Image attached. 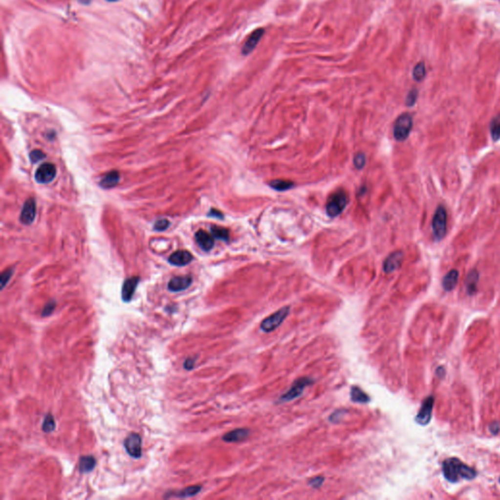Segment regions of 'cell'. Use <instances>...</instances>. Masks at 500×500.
I'll return each instance as SVG.
<instances>
[{
	"label": "cell",
	"instance_id": "6da1fadb",
	"mask_svg": "<svg viewBox=\"0 0 500 500\" xmlns=\"http://www.w3.org/2000/svg\"><path fill=\"white\" fill-rule=\"evenodd\" d=\"M443 474L451 483H457L462 479L472 480L476 477V471L460 461L458 458H448L443 463Z\"/></svg>",
	"mask_w": 500,
	"mask_h": 500
},
{
	"label": "cell",
	"instance_id": "7a4b0ae2",
	"mask_svg": "<svg viewBox=\"0 0 500 500\" xmlns=\"http://www.w3.org/2000/svg\"><path fill=\"white\" fill-rule=\"evenodd\" d=\"M413 126V115L409 112L401 114L394 124V137L397 141L403 142L408 139Z\"/></svg>",
	"mask_w": 500,
	"mask_h": 500
},
{
	"label": "cell",
	"instance_id": "3957f363",
	"mask_svg": "<svg viewBox=\"0 0 500 500\" xmlns=\"http://www.w3.org/2000/svg\"><path fill=\"white\" fill-rule=\"evenodd\" d=\"M347 196L343 191H338L330 196L326 203V213L330 217H336L345 209Z\"/></svg>",
	"mask_w": 500,
	"mask_h": 500
},
{
	"label": "cell",
	"instance_id": "277c9868",
	"mask_svg": "<svg viewBox=\"0 0 500 500\" xmlns=\"http://www.w3.org/2000/svg\"><path fill=\"white\" fill-rule=\"evenodd\" d=\"M447 221L448 215L447 210L444 206L440 205L434 214L432 220V230L437 239H442L447 234Z\"/></svg>",
	"mask_w": 500,
	"mask_h": 500
},
{
	"label": "cell",
	"instance_id": "5b68a950",
	"mask_svg": "<svg viewBox=\"0 0 500 500\" xmlns=\"http://www.w3.org/2000/svg\"><path fill=\"white\" fill-rule=\"evenodd\" d=\"M289 309L290 308L288 306L283 307V308L280 309L279 311L275 312L273 315L266 318L260 325L261 329L264 332H271V331H274L275 329H277L288 316Z\"/></svg>",
	"mask_w": 500,
	"mask_h": 500
},
{
	"label": "cell",
	"instance_id": "8992f818",
	"mask_svg": "<svg viewBox=\"0 0 500 500\" xmlns=\"http://www.w3.org/2000/svg\"><path fill=\"white\" fill-rule=\"evenodd\" d=\"M124 448L126 453L133 458H140L142 457V438L137 433H131L124 441Z\"/></svg>",
	"mask_w": 500,
	"mask_h": 500
},
{
	"label": "cell",
	"instance_id": "52a82bcc",
	"mask_svg": "<svg viewBox=\"0 0 500 500\" xmlns=\"http://www.w3.org/2000/svg\"><path fill=\"white\" fill-rule=\"evenodd\" d=\"M57 174V169L53 163L46 162L41 164L35 171L34 178L39 184H48L52 182Z\"/></svg>",
	"mask_w": 500,
	"mask_h": 500
},
{
	"label": "cell",
	"instance_id": "ba28073f",
	"mask_svg": "<svg viewBox=\"0 0 500 500\" xmlns=\"http://www.w3.org/2000/svg\"><path fill=\"white\" fill-rule=\"evenodd\" d=\"M311 383V380L309 378H300L296 380L291 388L281 397L282 402H289L292 400H295L299 396L302 395L303 390Z\"/></svg>",
	"mask_w": 500,
	"mask_h": 500
},
{
	"label": "cell",
	"instance_id": "9c48e42d",
	"mask_svg": "<svg viewBox=\"0 0 500 500\" xmlns=\"http://www.w3.org/2000/svg\"><path fill=\"white\" fill-rule=\"evenodd\" d=\"M434 397L429 396L427 397L424 402L422 403L421 409L418 412L417 416L415 417V421L420 425H427L432 417V411L434 406Z\"/></svg>",
	"mask_w": 500,
	"mask_h": 500
},
{
	"label": "cell",
	"instance_id": "30bf717a",
	"mask_svg": "<svg viewBox=\"0 0 500 500\" xmlns=\"http://www.w3.org/2000/svg\"><path fill=\"white\" fill-rule=\"evenodd\" d=\"M36 216V202L33 198H28L22 205L20 221L23 225H30Z\"/></svg>",
	"mask_w": 500,
	"mask_h": 500
},
{
	"label": "cell",
	"instance_id": "8fae6325",
	"mask_svg": "<svg viewBox=\"0 0 500 500\" xmlns=\"http://www.w3.org/2000/svg\"><path fill=\"white\" fill-rule=\"evenodd\" d=\"M264 28H258L256 30H254L247 38V40L245 41V43L243 44V47H242V50H241V53L242 55L244 56H247L249 55L255 48L256 46L258 45V43L260 42L262 36L264 35Z\"/></svg>",
	"mask_w": 500,
	"mask_h": 500
},
{
	"label": "cell",
	"instance_id": "7c38bea8",
	"mask_svg": "<svg viewBox=\"0 0 500 500\" xmlns=\"http://www.w3.org/2000/svg\"><path fill=\"white\" fill-rule=\"evenodd\" d=\"M192 283H193V279L191 276L175 277L169 281L168 289L172 292H180V291H183V290L187 289L188 287H190Z\"/></svg>",
	"mask_w": 500,
	"mask_h": 500
},
{
	"label": "cell",
	"instance_id": "4fadbf2b",
	"mask_svg": "<svg viewBox=\"0 0 500 500\" xmlns=\"http://www.w3.org/2000/svg\"><path fill=\"white\" fill-rule=\"evenodd\" d=\"M139 282H140L139 277H132V278L127 279L124 282L123 286H122V291H121L122 300L124 302H130L132 300L135 290L139 284Z\"/></svg>",
	"mask_w": 500,
	"mask_h": 500
},
{
	"label": "cell",
	"instance_id": "5bb4252c",
	"mask_svg": "<svg viewBox=\"0 0 500 500\" xmlns=\"http://www.w3.org/2000/svg\"><path fill=\"white\" fill-rule=\"evenodd\" d=\"M194 259L192 253L187 250H177L170 255L168 262L174 266L182 267L190 264Z\"/></svg>",
	"mask_w": 500,
	"mask_h": 500
},
{
	"label": "cell",
	"instance_id": "9a60e30c",
	"mask_svg": "<svg viewBox=\"0 0 500 500\" xmlns=\"http://www.w3.org/2000/svg\"><path fill=\"white\" fill-rule=\"evenodd\" d=\"M404 260V253L402 251H395L390 254L384 262V271L388 274L398 270Z\"/></svg>",
	"mask_w": 500,
	"mask_h": 500
},
{
	"label": "cell",
	"instance_id": "2e32d148",
	"mask_svg": "<svg viewBox=\"0 0 500 500\" xmlns=\"http://www.w3.org/2000/svg\"><path fill=\"white\" fill-rule=\"evenodd\" d=\"M196 240L197 244L200 246V248L203 249L204 251L211 250L214 245V237L203 230H199L198 232H196Z\"/></svg>",
	"mask_w": 500,
	"mask_h": 500
},
{
	"label": "cell",
	"instance_id": "e0dca14e",
	"mask_svg": "<svg viewBox=\"0 0 500 500\" xmlns=\"http://www.w3.org/2000/svg\"><path fill=\"white\" fill-rule=\"evenodd\" d=\"M249 435L248 429H236L223 436V441L227 443H238L245 440Z\"/></svg>",
	"mask_w": 500,
	"mask_h": 500
},
{
	"label": "cell",
	"instance_id": "ac0fdd59",
	"mask_svg": "<svg viewBox=\"0 0 500 500\" xmlns=\"http://www.w3.org/2000/svg\"><path fill=\"white\" fill-rule=\"evenodd\" d=\"M119 178H120V176H119L118 171H116V170L109 171L104 175V177L102 178V180L100 182V185L104 189H111L118 184Z\"/></svg>",
	"mask_w": 500,
	"mask_h": 500
},
{
	"label": "cell",
	"instance_id": "d6986e66",
	"mask_svg": "<svg viewBox=\"0 0 500 500\" xmlns=\"http://www.w3.org/2000/svg\"><path fill=\"white\" fill-rule=\"evenodd\" d=\"M459 273L457 270H451L443 279V287L447 291L453 290L458 282Z\"/></svg>",
	"mask_w": 500,
	"mask_h": 500
},
{
	"label": "cell",
	"instance_id": "ffe728a7",
	"mask_svg": "<svg viewBox=\"0 0 500 500\" xmlns=\"http://www.w3.org/2000/svg\"><path fill=\"white\" fill-rule=\"evenodd\" d=\"M96 466V459L92 456L81 457L78 463V470L80 473H89Z\"/></svg>",
	"mask_w": 500,
	"mask_h": 500
},
{
	"label": "cell",
	"instance_id": "44dd1931",
	"mask_svg": "<svg viewBox=\"0 0 500 500\" xmlns=\"http://www.w3.org/2000/svg\"><path fill=\"white\" fill-rule=\"evenodd\" d=\"M478 282H479V273L477 270H472L468 274L466 281H465V287H466L468 294L472 295L476 292Z\"/></svg>",
	"mask_w": 500,
	"mask_h": 500
},
{
	"label": "cell",
	"instance_id": "7402d4cb",
	"mask_svg": "<svg viewBox=\"0 0 500 500\" xmlns=\"http://www.w3.org/2000/svg\"><path fill=\"white\" fill-rule=\"evenodd\" d=\"M201 489H202L201 486H191L189 488H186V489L178 492L176 495H167V496H165V499L172 498V497L180 498V499L192 498V497H195L196 495H197L201 491Z\"/></svg>",
	"mask_w": 500,
	"mask_h": 500
},
{
	"label": "cell",
	"instance_id": "603a6c76",
	"mask_svg": "<svg viewBox=\"0 0 500 500\" xmlns=\"http://www.w3.org/2000/svg\"><path fill=\"white\" fill-rule=\"evenodd\" d=\"M351 399L355 403L367 404L370 402V397L359 387H353L351 390Z\"/></svg>",
	"mask_w": 500,
	"mask_h": 500
},
{
	"label": "cell",
	"instance_id": "cb8c5ba5",
	"mask_svg": "<svg viewBox=\"0 0 500 500\" xmlns=\"http://www.w3.org/2000/svg\"><path fill=\"white\" fill-rule=\"evenodd\" d=\"M490 130L492 139L497 142L500 139V113L497 114L491 121Z\"/></svg>",
	"mask_w": 500,
	"mask_h": 500
},
{
	"label": "cell",
	"instance_id": "d4e9b609",
	"mask_svg": "<svg viewBox=\"0 0 500 500\" xmlns=\"http://www.w3.org/2000/svg\"><path fill=\"white\" fill-rule=\"evenodd\" d=\"M270 186L274 190L283 192V191H286V190L291 189L294 186V184L292 182L286 181V180H274V181L270 182Z\"/></svg>",
	"mask_w": 500,
	"mask_h": 500
},
{
	"label": "cell",
	"instance_id": "484cf974",
	"mask_svg": "<svg viewBox=\"0 0 500 500\" xmlns=\"http://www.w3.org/2000/svg\"><path fill=\"white\" fill-rule=\"evenodd\" d=\"M426 75V67H425V64L423 62H420L418 63L414 68H413V76L414 78V80L416 81H422L424 79Z\"/></svg>",
	"mask_w": 500,
	"mask_h": 500
},
{
	"label": "cell",
	"instance_id": "4316f807",
	"mask_svg": "<svg viewBox=\"0 0 500 500\" xmlns=\"http://www.w3.org/2000/svg\"><path fill=\"white\" fill-rule=\"evenodd\" d=\"M211 234L214 237V239H222V240L229 239V232L225 228H222L219 226H212Z\"/></svg>",
	"mask_w": 500,
	"mask_h": 500
},
{
	"label": "cell",
	"instance_id": "83f0119b",
	"mask_svg": "<svg viewBox=\"0 0 500 500\" xmlns=\"http://www.w3.org/2000/svg\"><path fill=\"white\" fill-rule=\"evenodd\" d=\"M55 427H56V424H55V420H54L53 416L51 414H47L45 416L43 424H42V431L45 433H50V432L54 431Z\"/></svg>",
	"mask_w": 500,
	"mask_h": 500
},
{
	"label": "cell",
	"instance_id": "f1b7e54d",
	"mask_svg": "<svg viewBox=\"0 0 500 500\" xmlns=\"http://www.w3.org/2000/svg\"><path fill=\"white\" fill-rule=\"evenodd\" d=\"M417 98H418V91L416 89H413L412 91H410V93L407 96V100H406L407 106L413 107L416 103Z\"/></svg>",
	"mask_w": 500,
	"mask_h": 500
},
{
	"label": "cell",
	"instance_id": "f546056e",
	"mask_svg": "<svg viewBox=\"0 0 500 500\" xmlns=\"http://www.w3.org/2000/svg\"><path fill=\"white\" fill-rule=\"evenodd\" d=\"M354 165L358 169H363L366 165V155L362 152H359L354 157Z\"/></svg>",
	"mask_w": 500,
	"mask_h": 500
},
{
	"label": "cell",
	"instance_id": "4dcf8cb0",
	"mask_svg": "<svg viewBox=\"0 0 500 500\" xmlns=\"http://www.w3.org/2000/svg\"><path fill=\"white\" fill-rule=\"evenodd\" d=\"M170 226V222L166 219H158L155 223H154V230L155 231H158V232H162V231H165L166 229H168Z\"/></svg>",
	"mask_w": 500,
	"mask_h": 500
},
{
	"label": "cell",
	"instance_id": "1f68e13d",
	"mask_svg": "<svg viewBox=\"0 0 500 500\" xmlns=\"http://www.w3.org/2000/svg\"><path fill=\"white\" fill-rule=\"evenodd\" d=\"M29 157H30V160H31L32 162H34V163H35V162H38L39 160H41V159L45 158V154H44V152H43L42 151H40V150H33V151L30 152Z\"/></svg>",
	"mask_w": 500,
	"mask_h": 500
},
{
	"label": "cell",
	"instance_id": "d6a6232c",
	"mask_svg": "<svg viewBox=\"0 0 500 500\" xmlns=\"http://www.w3.org/2000/svg\"><path fill=\"white\" fill-rule=\"evenodd\" d=\"M55 307H56V302L54 300H51L50 302H48L42 310V317L50 316L53 313Z\"/></svg>",
	"mask_w": 500,
	"mask_h": 500
},
{
	"label": "cell",
	"instance_id": "836d02e7",
	"mask_svg": "<svg viewBox=\"0 0 500 500\" xmlns=\"http://www.w3.org/2000/svg\"><path fill=\"white\" fill-rule=\"evenodd\" d=\"M12 275H13V269H7V270H5L1 274V285H2V288H4L5 285L8 283V282L10 281Z\"/></svg>",
	"mask_w": 500,
	"mask_h": 500
},
{
	"label": "cell",
	"instance_id": "e575fe53",
	"mask_svg": "<svg viewBox=\"0 0 500 500\" xmlns=\"http://www.w3.org/2000/svg\"><path fill=\"white\" fill-rule=\"evenodd\" d=\"M324 481H325V479L323 477H317V478H314V479L310 480L309 484L313 488H319V487H321L323 485Z\"/></svg>",
	"mask_w": 500,
	"mask_h": 500
},
{
	"label": "cell",
	"instance_id": "d590c367",
	"mask_svg": "<svg viewBox=\"0 0 500 500\" xmlns=\"http://www.w3.org/2000/svg\"><path fill=\"white\" fill-rule=\"evenodd\" d=\"M195 362H196V361H195L194 359H187V360H186V362L184 363V368H185L186 370H193V369H194V367H195Z\"/></svg>",
	"mask_w": 500,
	"mask_h": 500
},
{
	"label": "cell",
	"instance_id": "8d00e7d4",
	"mask_svg": "<svg viewBox=\"0 0 500 500\" xmlns=\"http://www.w3.org/2000/svg\"><path fill=\"white\" fill-rule=\"evenodd\" d=\"M208 215L209 216H214V217H217V218H223V214L221 212H219L218 210H216V209H211Z\"/></svg>",
	"mask_w": 500,
	"mask_h": 500
},
{
	"label": "cell",
	"instance_id": "74e56055",
	"mask_svg": "<svg viewBox=\"0 0 500 500\" xmlns=\"http://www.w3.org/2000/svg\"><path fill=\"white\" fill-rule=\"evenodd\" d=\"M499 429H500V426L498 423H494L492 426H491V431L494 432L495 434H497L499 432Z\"/></svg>",
	"mask_w": 500,
	"mask_h": 500
},
{
	"label": "cell",
	"instance_id": "f35d334b",
	"mask_svg": "<svg viewBox=\"0 0 500 500\" xmlns=\"http://www.w3.org/2000/svg\"><path fill=\"white\" fill-rule=\"evenodd\" d=\"M108 1H115V0H108Z\"/></svg>",
	"mask_w": 500,
	"mask_h": 500
}]
</instances>
